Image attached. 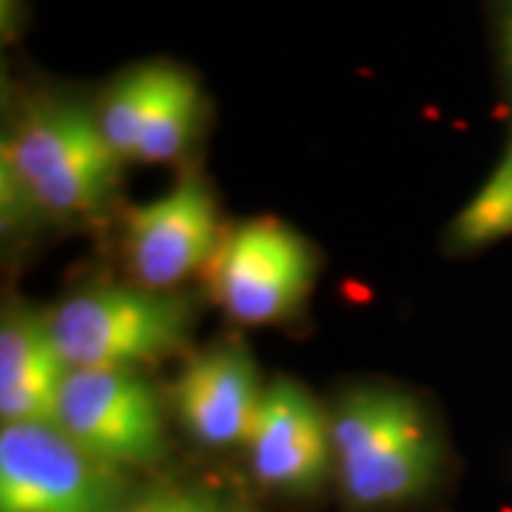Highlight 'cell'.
Wrapping results in <instances>:
<instances>
[{
	"label": "cell",
	"mask_w": 512,
	"mask_h": 512,
	"mask_svg": "<svg viewBox=\"0 0 512 512\" xmlns=\"http://www.w3.org/2000/svg\"><path fill=\"white\" fill-rule=\"evenodd\" d=\"M319 274L313 245L288 222L256 217L225 231L205 268L211 299L239 325L288 322L308 302Z\"/></svg>",
	"instance_id": "cell-4"
},
{
	"label": "cell",
	"mask_w": 512,
	"mask_h": 512,
	"mask_svg": "<svg viewBox=\"0 0 512 512\" xmlns=\"http://www.w3.org/2000/svg\"><path fill=\"white\" fill-rule=\"evenodd\" d=\"M333 467L356 507L402 504L439 478V430L416 396L399 387H353L330 413Z\"/></svg>",
	"instance_id": "cell-2"
},
{
	"label": "cell",
	"mask_w": 512,
	"mask_h": 512,
	"mask_svg": "<svg viewBox=\"0 0 512 512\" xmlns=\"http://www.w3.org/2000/svg\"><path fill=\"white\" fill-rule=\"evenodd\" d=\"M94 114L103 140L123 163H174L197 134L202 92L180 66L146 63L120 74Z\"/></svg>",
	"instance_id": "cell-7"
},
{
	"label": "cell",
	"mask_w": 512,
	"mask_h": 512,
	"mask_svg": "<svg viewBox=\"0 0 512 512\" xmlns=\"http://www.w3.org/2000/svg\"><path fill=\"white\" fill-rule=\"evenodd\" d=\"M55 424L114 467H151L165 453V421L157 393L128 367L69 370Z\"/></svg>",
	"instance_id": "cell-6"
},
{
	"label": "cell",
	"mask_w": 512,
	"mask_h": 512,
	"mask_svg": "<svg viewBox=\"0 0 512 512\" xmlns=\"http://www.w3.org/2000/svg\"><path fill=\"white\" fill-rule=\"evenodd\" d=\"M69 367L57 353L46 313L9 305L0 325V419L3 424H55Z\"/></svg>",
	"instance_id": "cell-11"
},
{
	"label": "cell",
	"mask_w": 512,
	"mask_h": 512,
	"mask_svg": "<svg viewBox=\"0 0 512 512\" xmlns=\"http://www.w3.org/2000/svg\"><path fill=\"white\" fill-rule=\"evenodd\" d=\"M248 453L262 487L313 493L333 467L330 413L322 410L308 387L293 379H274L265 384Z\"/></svg>",
	"instance_id": "cell-9"
},
{
	"label": "cell",
	"mask_w": 512,
	"mask_h": 512,
	"mask_svg": "<svg viewBox=\"0 0 512 512\" xmlns=\"http://www.w3.org/2000/svg\"><path fill=\"white\" fill-rule=\"evenodd\" d=\"M217 197L200 174H188L157 200L126 214V262L131 282L148 291H177L188 276L205 274L220 248Z\"/></svg>",
	"instance_id": "cell-8"
},
{
	"label": "cell",
	"mask_w": 512,
	"mask_h": 512,
	"mask_svg": "<svg viewBox=\"0 0 512 512\" xmlns=\"http://www.w3.org/2000/svg\"><path fill=\"white\" fill-rule=\"evenodd\" d=\"M262 393L254 356L237 342L194 353L171 384L185 433L214 450L248 444Z\"/></svg>",
	"instance_id": "cell-10"
},
{
	"label": "cell",
	"mask_w": 512,
	"mask_h": 512,
	"mask_svg": "<svg viewBox=\"0 0 512 512\" xmlns=\"http://www.w3.org/2000/svg\"><path fill=\"white\" fill-rule=\"evenodd\" d=\"M117 177L120 157L103 140L94 111L72 100H37L3 140V225L94 214Z\"/></svg>",
	"instance_id": "cell-1"
},
{
	"label": "cell",
	"mask_w": 512,
	"mask_h": 512,
	"mask_svg": "<svg viewBox=\"0 0 512 512\" xmlns=\"http://www.w3.org/2000/svg\"><path fill=\"white\" fill-rule=\"evenodd\" d=\"M117 512H234L220 495L191 490V487H165L154 493L128 498Z\"/></svg>",
	"instance_id": "cell-13"
},
{
	"label": "cell",
	"mask_w": 512,
	"mask_h": 512,
	"mask_svg": "<svg viewBox=\"0 0 512 512\" xmlns=\"http://www.w3.org/2000/svg\"><path fill=\"white\" fill-rule=\"evenodd\" d=\"M504 35H507V66H510L512 74V0H510V9H507V20H504Z\"/></svg>",
	"instance_id": "cell-14"
},
{
	"label": "cell",
	"mask_w": 512,
	"mask_h": 512,
	"mask_svg": "<svg viewBox=\"0 0 512 512\" xmlns=\"http://www.w3.org/2000/svg\"><path fill=\"white\" fill-rule=\"evenodd\" d=\"M126 501V470L89 453L57 424H3L0 512H117Z\"/></svg>",
	"instance_id": "cell-5"
},
{
	"label": "cell",
	"mask_w": 512,
	"mask_h": 512,
	"mask_svg": "<svg viewBox=\"0 0 512 512\" xmlns=\"http://www.w3.org/2000/svg\"><path fill=\"white\" fill-rule=\"evenodd\" d=\"M450 237L461 251H476L512 237V140L493 174L458 211Z\"/></svg>",
	"instance_id": "cell-12"
},
{
	"label": "cell",
	"mask_w": 512,
	"mask_h": 512,
	"mask_svg": "<svg viewBox=\"0 0 512 512\" xmlns=\"http://www.w3.org/2000/svg\"><path fill=\"white\" fill-rule=\"evenodd\" d=\"M197 308L188 293L140 285H100L63 299L46 313L57 353L69 370L154 365L180 353Z\"/></svg>",
	"instance_id": "cell-3"
}]
</instances>
